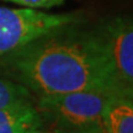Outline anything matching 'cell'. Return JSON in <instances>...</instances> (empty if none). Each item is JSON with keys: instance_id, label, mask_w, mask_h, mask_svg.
<instances>
[{"instance_id": "cell-1", "label": "cell", "mask_w": 133, "mask_h": 133, "mask_svg": "<svg viewBox=\"0 0 133 133\" xmlns=\"http://www.w3.org/2000/svg\"><path fill=\"white\" fill-rule=\"evenodd\" d=\"M71 26L1 56L0 70L36 97L80 91L121 96L123 89L114 76L96 33Z\"/></svg>"}, {"instance_id": "cell-2", "label": "cell", "mask_w": 133, "mask_h": 133, "mask_svg": "<svg viewBox=\"0 0 133 133\" xmlns=\"http://www.w3.org/2000/svg\"><path fill=\"white\" fill-rule=\"evenodd\" d=\"M111 95L80 91L36 97L43 126L61 133H106L104 111Z\"/></svg>"}, {"instance_id": "cell-3", "label": "cell", "mask_w": 133, "mask_h": 133, "mask_svg": "<svg viewBox=\"0 0 133 133\" xmlns=\"http://www.w3.org/2000/svg\"><path fill=\"white\" fill-rule=\"evenodd\" d=\"M78 21L79 17L73 12L49 14L29 8L0 6V57Z\"/></svg>"}, {"instance_id": "cell-4", "label": "cell", "mask_w": 133, "mask_h": 133, "mask_svg": "<svg viewBox=\"0 0 133 133\" xmlns=\"http://www.w3.org/2000/svg\"><path fill=\"white\" fill-rule=\"evenodd\" d=\"M95 33L123 95L126 90L133 89V19H112Z\"/></svg>"}, {"instance_id": "cell-5", "label": "cell", "mask_w": 133, "mask_h": 133, "mask_svg": "<svg viewBox=\"0 0 133 133\" xmlns=\"http://www.w3.org/2000/svg\"><path fill=\"white\" fill-rule=\"evenodd\" d=\"M43 126L35 104L0 109V133H25Z\"/></svg>"}, {"instance_id": "cell-6", "label": "cell", "mask_w": 133, "mask_h": 133, "mask_svg": "<svg viewBox=\"0 0 133 133\" xmlns=\"http://www.w3.org/2000/svg\"><path fill=\"white\" fill-rule=\"evenodd\" d=\"M106 133H133V102L122 96H111L104 111Z\"/></svg>"}, {"instance_id": "cell-7", "label": "cell", "mask_w": 133, "mask_h": 133, "mask_svg": "<svg viewBox=\"0 0 133 133\" xmlns=\"http://www.w3.org/2000/svg\"><path fill=\"white\" fill-rule=\"evenodd\" d=\"M35 101L36 97L27 88L11 79L0 78V109L35 104Z\"/></svg>"}, {"instance_id": "cell-8", "label": "cell", "mask_w": 133, "mask_h": 133, "mask_svg": "<svg viewBox=\"0 0 133 133\" xmlns=\"http://www.w3.org/2000/svg\"><path fill=\"white\" fill-rule=\"evenodd\" d=\"M0 1H6V3H12V4L20 5L22 8H29V9H52L56 6H61L65 3L66 0H0Z\"/></svg>"}, {"instance_id": "cell-9", "label": "cell", "mask_w": 133, "mask_h": 133, "mask_svg": "<svg viewBox=\"0 0 133 133\" xmlns=\"http://www.w3.org/2000/svg\"><path fill=\"white\" fill-rule=\"evenodd\" d=\"M25 133H61V132H58V131H56L53 128H49V127H46V126H41L38 128L30 129V131H27Z\"/></svg>"}, {"instance_id": "cell-10", "label": "cell", "mask_w": 133, "mask_h": 133, "mask_svg": "<svg viewBox=\"0 0 133 133\" xmlns=\"http://www.w3.org/2000/svg\"><path fill=\"white\" fill-rule=\"evenodd\" d=\"M122 97H124V99H128L129 101H132V102H133V89H128V90L123 94V96H122Z\"/></svg>"}]
</instances>
